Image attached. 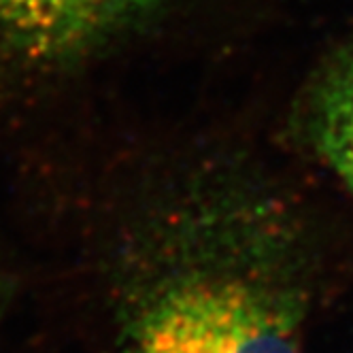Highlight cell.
<instances>
[{
	"label": "cell",
	"instance_id": "cell-4",
	"mask_svg": "<svg viewBox=\"0 0 353 353\" xmlns=\"http://www.w3.org/2000/svg\"><path fill=\"white\" fill-rule=\"evenodd\" d=\"M3 298H5V290H3V283H0V311H3Z\"/></svg>",
	"mask_w": 353,
	"mask_h": 353
},
{
	"label": "cell",
	"instance_id": "cell-2",
	"mask_svg": "<svg viewBox=\"0 0 353 353\" xmlns=\"http://www.w3.org/2000/svg\"><path fill=\"white\" fill-rule=\"evenodd\" d=\"M174 0H0V62L58 70L109 52Z\"/></svg>",
	"mask_w": 353,
	"mask_h": 353
},
{
	"label": "cell",
	"instance_id": "cell-3",
	"mask_svg": "<svg viewBox=\"0 0 353 353\" xmlns=\"http://www.w3.org/2000/svg\"><path fill=\"white\" fill-rule=\"evenodd\" d=\"M298 119L317 158L353 194V37L339 43L313 72Z\"/></svg>",
	"mask_w": 353,
	"mask_h": 353
},
{
	"label": "cell",
	"instance_id": "cell-1",
	"mask_svg": "<svg viewBox=\"0 0 353 353\" xmlns=\"http://www.w3.org/2000/svg\"><path fill=\"white\" fill-rule=\"evenodd\" d=\"M130 353H302L292 298L234 270H192L139 315Z\"/></svg>",
	"mask_w": 353,
	"mask_h": 353
}]
</instances>
